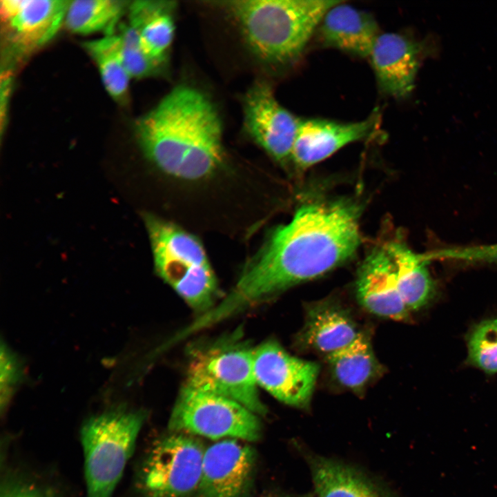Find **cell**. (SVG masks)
Returning <instances> with one entry per match:
<instances>
[{"mask_svg":"<svg viewBox=\"0 0 497 497\" xmlns=\"http://www.w3.org/2000/svg\"><path fill=\"white\" fill-rule=\"evenodd\" d=\"M360 211L348 199L300 206L271 233L228 294L202 315V324L213 326L351 258L360 244Z\"/></svg>","mask_w":497,"mask_h":497,"instance_id":"cell-1","label":"cell"},{"mask_svg":"<svg viewBox=\"0 0 497 497\" xmlns=\"http://www.w3.org/2000/svg\"><path fill=\"white\" fill-rule=\"evenodd\" d=\"M146 157L164 173L184 179L211 175L224 157L217 109L199 90L175 87L135 126Z\"/></svg>","mask_w":497,"mask_h":497,"instance_id":"cell-2","label":"cell"},{"mask_svg":"<svg viewBox=\"0 0 497 497\" xmlns=\"http://www.w3.org/2000/svg\"><path fill=\"white\" fill-rule=\"evenodd\" d=\"M339 0L230 1L251 51L261 60L285 66L302 54L326 12Z\"/></svg>","mask_w":497,"mask_h":497,"instance_id":"cell-3","label":"cell"},{"mask_svg":"<svg viewBox=\"0 0 497 497\" xmlns=\"http://www.w3.org/2000/svg\"><path fill=\"white\" fill-rule=\"evenodd\" d=\"M144 219L157 274L195 310L209 311L218 286L201 242L170 222L150 214Z\"/></svg>","mask_w":497,"mask_h":497,"instance_id":"cell-4","label":"cell"},{"mask_svg":"<svg viewBox=\"0 0 497 497\" xmlns=\"http://www.w3.org/2000/svg\"><path fill=\"white\" fill-rule=\"evenodd\" d=\"M145 419L141 411L118 408L88 420L81 431L86 497H113Z\"/></svg>","mask_w":497,"mask_h":497,"instance_id":"cell-5","label":"cell"},{"mask_svg":"<svg viewBox=\"0 0 497 497\" xmlns=\"http://www.w3.org/2000/svg\"><path fill=\"white\" fill-rule=\"evenodd\" d=\"M186 385L235 400L257 415H264L254 373L253 349L223 342L194 353Z\"/></svg>","mask_w":497,"mask_h":497,"instance_id":"cell-6","label":"cell"},{"mask_svg":"<svg viewBox=\"0 0 497 497\" xmlns=\"http://www.w3.org/2000/svg\"><path fill=\"white\" fill-rule=\"evenodd\" d=\"M168 427L212 440L255 441L261 432L257 415L240 403L186 384L177 398Z\"/></svg>","mask_w":497,"mask_h":497,"instance_id":"cell-7","label":"cell"},{"mask_svg":"<svg viewBox=\"0 0 497 497\" xmlns=\"http://www.w3.org/2000/svg\"><path fill=\"white\" fill-rule=\"evenodd\" d=\"M205 450L198 440L182 433L161 439L144 468L146 491L151 497H184L197 491Z\"/></svg>","mask_w":497,"mask_h":497,"instance_id":"cell-8","label":"cell"},{"mask_svg":"<svg viewBox=\"0 0 497 497\" xmlns=\"http://www.w3.org/2000/svg\"><path fill=\"white\" fill-rule=\"evenodd\" d=\"M253 364L258 386L285 404L309 405L320 371L317 363L291 355L271 340L253 349Z\"/></svg>","mask_w":497,"mask_h":497,"instance_id":"cell-9","label":"cell"},{"mask_svg":"<svg viewBox=\"0 0 497 497\" xmlns=\"http://www.w3.org/2000/svg\"><path fill=\"white\" fill-rule=\"evenodd\" d=\"M244 125L249 135L275 160H291L300 118L276 99L271 88L257 83L244 99Z\"/></svg>","mask_w":497,"mask_h":497,"instance_id":"cell-10","label":"cell"},{"mask_svg":"<svg viewBox=\"0 0 497 497\" xmlns=\"http://www.w3.org/2000/svg\"><path fill=\"white\" fill-rule=\"evenodd\" d=\"M379 124L377 112L355 122L300 119L291 160L301 168L329 157L346 145L372 136Z\"/></svg>","mask_w":497,"mask_h":497,"instance_id":"cell-11","label":"cell"},{"mask_svg":"<svg viewBox=\"0 0 497 497\" xmlns=\"http://www.w3.org/2000/svg\"><path fill=\"white\" fill-rule=\"evenodd\" d=\"M423 50V43L402 34H379L369 57L382 93L396 99L411 93Z\"/></svg>","mask_w":497,"mask_h":497,"instance_id":"cell-12","label":"cell"},{"mask_svg":"<svg viewBox=\"0 0 497 497\" xmlns=\"http://www.w3.org/2000/svg\"><path fill=\"white\" fill-rule=\"evenodd\" d=\"M0 14L11 41L20 49L37 48L64 23L70 1L1 0Z\"/></svg>","mask_w":497,"mask_h":497,"instance_id":"cell-13","label":"cell"},{"mask_svg":"<svg viewBox=\"0 0 497 497\" xmlns=\"http://www.w3.org/2000/svg\"><path fill=\"white\" fill-rule=\"evenodd\" d=\"M235 438L217 442L205 450L197 497H240L254 464L251 447Z\"/></svg>","mask_w":497,"mask_h":497,"instance_id":"cell-14","label":"cell"},{"mask_svg":"<svg viewBox=\"0 0 497 497\" xmlns=\"http://www.w3.org/2000/svg\"><path fill=\"white\" fill-rule=\"evenodd\" d=\"M355 294L370 313L395 320H407L409 309L398 291L393 262L385 247L374 248L360 266Z\"/></svg>","mask_w":497,"mask_h":497,"instance_id":"cell-15","label":"cell"},{"mask_svg":"<svg viewBox=\"0 0 497 497\" xmlns=\"http://www.w3.org/2000/svg\"><path fill=\"white\" fill-rule=\"evenodd\" d=\"M318 28L324 46L360 57H369L380 34L373 15L343 1L326 12Z\"/></svg>","mask_w":497,"mask_h":497,"instance_id":"cell-16","label":"cell"},{"mask_svg":"<svg viewBox=\"0 0 497 497\" xmlns=\"http://www.w3.org/2000/svg\"><path fill=\"white\" fill-rule=\"evenodd\" d=\"M360 333L347 311L336 304L320 302L308 307L299 342L327 356L351 344Z\"/></svg>","mask_w":497,"mask_h":497,"instance_id":"cell-17","label":"cell"},{"mask_svg":"<svg viewBox=\"0 0 497 497\" xmlns=\"http://www.w3.org/2000/svg\"><path fill=\"white\" fill-rule=\"evenodd\" d=\"M175 8L165 1H135L128 6V24L137 32L143 50L162 68L174 38Z\"/></svg>","mask_w":497,"mask_h":497,"instance_id":"cell-18","label":"cell"},{"mask_svg":"<svg viewBox=\"0 0 497 497\" xmlns=\"http://www.w3.org/2000/svg\"><path fill=\"white\" fill-rule=\"evenodd\" d=\"M384 247L393 262L398 291L406 306L409 311L421 308L434 290L427 262L403 242L391 241Z\"/></svg>","mask_w":497,"mask_h":497,"instance_id":"cell-19","label":"cell"},{"mask_svg":"<svg viewBox=\"0 0 497 497\" xmlns=\"http://www.w3.org/2000/svg\"><path fill=\"white\" fill-rule=\"evenodd\" d=\"M327 359L335 380L356 392L363 390L380 370L369 338L361 332L351 344Z\"/></svg>","mask_w":497,"mask_h":497,"instance_id":"cell-20","label":"cell"},{"mask_svg":"<svg viewBox=\"0 0 497 497\" xmlns=\"http://www.w3.org/2000/svg\"><path fill=\"white\" fill-rule=\"evenodd\" d=\"M126 3L118 0L70 1L64 23L68 30L76 34L113 35L128 6Z\"/></svg>","mask_w":497,"mask_h":497,"instance_id":"cell-21","label":"cell"},{"mask_svg":"<svg viewBox=\"0 0 497 497\" xmlns=\"http://www.w3.org/2000/svg\"><path fill=\"white\" fill-rule=\"evenodd\" d=\"M84 48L95 61L109 95L118 102L125 101L130 77L121 59L120 40L117 34L86 41Z\"/></svg>","mask_w":497,"mask_h":497,"instance_id":"cell-22","label":"cell"},{"mask_svg":"<svg viewBox=\"0 0 497 497\" xmlns=\"http://www.w3.org/2000/svg\"><path fill=\"white\" fill-rule=\"evenodd\" d=\"M318 497H380L353 470L329 460H320L313 469Z\"/></svg>","mask_w":497,"mask_h":497,"instance_id":"cell-23","label":"cell"},{"mask_svg":"<svg viewBox=\"0 0 497 497\" xmlns=\"http://www.w3.org/2000/svg\"><path fill=\"white\" fill-rule=\"evenodd\" d=\"M469 363L488 373H497V318L475 325L467 337Z\"/></svg>","mask_w":497,"mask_h":497,"instance_id":"cell-24","label":"cell"},{"mask_svg":"<svg viewBox=\"0 0 497 497\" xmlns=\"http://www.w3.org/2000/svg\"><path fill=\"white\" fill-rule=\"evenodd\" d=\"M117 35L124 66L130 78H144L155 75L162 67L157 65L143 50L137 32L128 23H119Z\"/></svg>","mask_w":497,"mask_h":497,"instance_id":"cell-25","label":"cell"},{"mask_svg":"<svg viewBox=\"0 0 497 497\" xmlns=\"http://www.w3.org/2000/svg\"><path fill=\"white\" fill-rule=\"evenodd\" d=\"M22 375L21 365L16 355L1 342V409L3 410L12 397L14 389Z\"/></svg>","mask_w":497,"mask_h":497,"instance_id":"cell-26","label":"cell"},{"mask_svg":"<svg viewBox=\"0 0 497 497\" xmlns=\"http://www.w3.org/2000/svg\"><path fill=\"white\" fill-rule=\"evenodd\" d=\"M1 497H54L50 493L27 486H14L5 491Z\"/></svg>","mask_w":497,"mask_h":497,"instance_id":"cell-27","label":"cell"}]
</instances>
